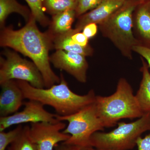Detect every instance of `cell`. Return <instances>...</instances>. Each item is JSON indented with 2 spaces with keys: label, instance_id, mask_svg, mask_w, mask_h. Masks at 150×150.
<instances>
[{
  "label": "cell",
  "instance_id": "16",
  "mask_svg": "<svg viewBox=\"0 0 150 150\" xmlns=\"http://www.w3.org/2000/svg\"><path fill=\"white\" fill-rule=\"evenodd\" d=\"M76 17L74 10L62 12L52 16L47 32L52 36L61 35L69 32Z\"/></svg>",
  "mask_w": 150,
  "mask_h": 150
},
{
  "label": "cell",
  "instance_id": "12",
  "mask_svg": "<svg viewBox=\"0 0 150 150\" xmlns=\"http://www.w3.org/2000/svg\"><path fill=\"white\" fill-rule=\"evenodd\" d=\"M126 0H103L95 8L78 18L75 29L81 32L90 23L100 24L123 5Z\"/></svg>",
  "mask_w": 150,
  "mask_h": 150
},
{
  "label": "cell",
  "instance_id": "22",
  "mask_svg": "<svg viewBox=\"0 0 150 150\" xmlns=\"http://www.w3.org/2000/svg\"><path fill=\"white\" fill-rule=\"evenodd\" d=\"M103 0H76V17L79 18L88 11L95 8Z\"/></svg>",
  "mask_w": 150,
  "mask_h": 150
},
{
  "label": "cell",
  "instance_id": "11",
  "mask_svg": "<svg viewBox=\"0 0 150 150\" xmlns=\"http://www.w3.org/2000/svg\"><path fill=\"white\" fill-rule=\"evenodd\" d=\"M1 85L0 116L6 117L17 112L23 104V93L15 80L6 81Z\"/></svg>",
  "mask_w": 150,
  "mask_h": 150
},
{
  "label": "cell",
  "instance_id": "21",
  "mask_svg": "<svg viewBox=\"0 0 150 150\" xmlns=\"http://www.w3.org/2000/svg\"><path fill=\"white\" fill-rule=\"evenodd\" d=\"M23 128V126L20 124L13 130L8 132H0V150H5L8 146L11 144L16 139Z\"/></svg>",
  "mask_w": 150,
  "mask_h": 150
},
{
  "label": "cell",
  "instance_id": "23",
  "mask_svg": "<svg viewBox=\"0 0 150 150\" xmlns=\"http://www.w3.org/2000/svg\"><path fill=\"white\" fill-rule=\"evenodd\" d=\"M72 38L75 43L82 47H86L90 45L88 43V38L83 32L78 31L75 28L74 29Z\"/></svg>",
  "mask_w": 150,
  "mask_h": 150
},
{
  "label": "cell",
  "instance_id": "14",
  "mask_svg": "<svg viewBox=\"0 0 150 150\" xmlns=\"http://www.w3.org/2000/svg\"><path fill=\"white\" fill-rule=\"evenodd\" d=\"M73 32L74 29H72L64 34L51 36L54 49L77 53L86 57L93 56L94 50L90 45L86 47H82L75 43L72 38Z\"/></svg>",
  "mask_w": 150,
  "mask_h": 150
},
{
  "label": "cell",
  "instance_id": "8",
  "mask_svg": "<svg viewBox=\"0 0 150 150\" xmlns=\"http://www.w3.org/2000/svg\"><path fill=\"white\" fill-rule=\"evenodd\" d=\"M23 104L24 108L21 111L6 117H0V132L4 131L11 126L22 123L59 122L56 119V114L45 110L44 105L38 101L28 100Z\"/></svg>",
  "mask_w": 150,
  "mask_h": 150
},
{
  "label": "cell",
  "instance_id": "1",
  "mask_svg": "<svg viewBox=\"0 0 150 150\" xmlns=\"http://www.w3.org/2000/svg\"><path fill=\"white\" fill-rule=\"evenodd\" d=\"M0 46L12 48L31 59L43 76L45 88L60 83V77L50 64L49 51L54 49L52 36L47 31L39 30L32 15L21 29L15 30L11 25L1 28Z\"/></svg>",
  "mask_w": 150,
  "mask_h": 150
},
{
  "label": "cell",
  "instance_id": "10",
  "mask_svg": "<svg viewBox=\"0 0 150 150\" xmlns=\"http://www.w3.org/2000/svg\"><path fill=\"white\" fill-rule=\"evenodd\" d=\"M86 57L81 54L57 50L50 56V61L55 68L64 71L78 81L86 83L88 68Z\"/></svg>",
  "mask_w": 150,
  "mask_h": 150
},
{
  "label": "cell",
  "instance_id": "28",
  "mask_svg": "<svg viewBox=\"0 0 150 150\" xmlns=\"http://www.w3.org/2000/svg\"><path fill=\"white\" fill-rule=\"evenodd\" d=\"M140 2H142L145 1H150V0H138Z\"/></svg>",
  "mask_w": 150,
  "mask_h": 150
},
{
  "label": "cell",
  "instance_id": "6",
  "mask_svg": "<svg viewBox=\"0 0 150 150\" xmlns=\"http://www.w3.org/2000/svg\"><path fill=\"white\" fill-rule=\"evenodd\" d=\"M56 118L59 121H67L69 123L63 132L71 137L64 143L80 150L93 148L91 144L92 135L104 129L95 102L71 115L61 116L56 114Z\"/></svg>",
  "mask_w": 150,
  "mask_h": 150
},
{
  "label": "cell",
  "instance_id": "18",
  "mask_svg": "<svg viewBox=\"0 0 150 150\" xmlns=\"http://www.w3.org/2000/svg\"><path fill=\"white\" fill-rule=\"evenodd\" d=\"M8 150H38L30 135V126H23L16 139L11 144Z\"/></svg>",
  "mask_w": 150,
  "mask_h": 150
},
{
  "label": "cell",
  "instance_id": "20",
  "mask_svg": "<svg viewBox=\"0 0 150 150\" xmlns=\"http://www.w3.org/2000/svg\"><path fill=\"white\" fill-rule=\"evenodd\" d=\"M29 6L31 15L43 27L50 24L51 21L44 13L43 0H25Z\"/></svg>",
  "mask_w": 150,
  "mask_h": 150
},
{
  "label": "cell",
  "instance_id": "7",
  "mask_svg": "<svg viewBox=\"0 0 150 150\" xmlns=\"http://www.w3.org/2000/svg\"><path fill=\"white\" fill-rule=\"evenodd\" d=\"M0 57V84L11 80L25 81L34 87L44 88L43 76L33 62L21 57L16 52L6 48Z\"/></svg>",
  "mask_w": 150,
  "mask_h": 150
},
{
  "label": "cell",
  "instance_id": "5",
  "mask_svg": "<svg viewBox=\"0 0 150 150\" xmlns=\"http://www.w3.org/2000/svg\"><path fill=\"white\" fill-rule=\"evenodd\" d=\"M118 127L108 133L95 132L91 138V144L95 149L105 150H129L137 146L143 133L150 131V113L144 114L131 123H118Z\"/></svg>",
  "mask_w": 150,
  "mask_h": 150
},
{
  "label": "cell",
  "instance_id": "3",
  "mask_svg": "<svg viewBox=\"0 0 150 150\" xmlns=\"http://www.w3.org/2000/svg\"><path fill=\"white\" fill-rule=\"evenodd\" d=\"M95 103L104 128L115 126L121 119L140 118L144 114L132 87L124 78L119 79L114 93L108 96H96Z\"/></svg>",
  "mask_w": 150,
  "mask_h": 150
},
{
  "label": "cell",
  "instance_id": "26",
  "mask_svg": "<svg viewBox=\"0 0 150 150\" xmlns=\"http://www.w3.org/2000/svg\"><path fill=\"white\" fill-rule=\"evenodd\" d=\"M138 150H150V134L144 138L140 137L137 142Z\"/></svg>",
  "mask_w": 150,
  "mask_h": 150
},
{
  "label": "cell",
  "instance_id": "13",
  "mask_svg": "<svg viewBox=\"0 0 150 150\" xmlns=\"http://www.w3.org/2000/svg\"><path fill=\"white\" fill-rule=\"evenodd\" d=\"M133 29L139 45L150 48V1L139 2L135 8Z\"/></svg>",
  "mask_w": 150,
  "mask_h": 150
},
{
  "label": "cell",
  "instance_id": "4",
  "mask_svg": "<svg viewBox=\"0 0 150 150\" xmlns=\"http://www.w3.org/2000/svg\"><path fill=\"white\" fill-rule=\"evenodd\" d=\"M139 2L138 0H126L109 18L98 25L102 35L130 60L133 59V47L139 45L133 32V14Z\"/></svg>",
  "mask_w": 150,
  "mask_h": 150
},
{
  "label": "cell",
  "instance_id": "15",
  "mask_svg": "<svg viewBox=\"0 0 150 150\" xmlns=\"http://www.w3.org/2000/svg\"><path fill=\"white\" fill-rule=\"evenodd\" d=\"M142 67L140 71L142 78L139 88L135 95L141 109L144 113H150V73L147 63L141 57Z\"/></svg>",
  "mask_w": 150,
  "mask_h": 150
},
{
  "label": "cell",
  "instance_id": "19",
  "mask_svg": "<svg viewBox=\"0 0 150 150\" xmlns=\"http://www.w3.org/2000/svg\"><path fill=\"white\" fill-rule=\"evenodd\" d=\"M43 8L48 13L53 16L70 10L75 11L76 0H43Z\"/></svg>",
  "mask_w": 150,
  "mask_h": 150
},
{
  "label": "cell",
  "instance_id": "24",
  "mask_svg": "<svg viewBox=\"0 0 150 150\" xmlns=\"http://www.w3.org/2000/svg\"><path fill=\"white\" fill-rule=\"evenodd\" d=\"M133 51L139 54L145 59L150 68V48L141 45H137L133 47Z\"/></svg>",
  "mask_w": 150,
  "mask_h": 150
},
{
  "label": "cell",
  "instance_id": "9",
  "mask_svg": "<svg viewBox=\"0 0 150 150\" xmlns=\"http://www.w3.org/2000/svg\"><path fill=\"white\" fill-rule=\"evenodd\" d=\"M66 128L62 121L56 123L38 122L31 123L30 126V135L37 146L38 150H54L59 143L66 142L70 135L62 132Z\"/></svg>",
  "mask_w": 150,
  "mask_h": 150
},
{
  "label": "cell",
  "instance_id": "2",
  "mask_svg": "<svg viewBox=\"0 0 150 150\" xmlns=\"http://www.w3.org/2000/svg\"><path fill=\"white\" fill-rule=\"evenodd\" d=\"M60 83L49 88L34 87L25 81L16 80L25 99L36 100L53 107L57 114L66 116L74 114L95 102L96 96L93 90L84 95L72 91L62 73Z\"/></svg>",
  "mask_w": 150,
  "mask_h": 150
},
{
  "label": "cell",
  "instance_id": "27",
  "mask_svg": "<svg viewBox=\"0 0 150 150\" xmlns=\"http://www.w3.org/2000/svg\"><path fill=\"white\" fill-rule=\"evenodd\" d=\"M55 150H80L77 148L73 146L67 144L64 142L60 143L55 146L54 148ZM88 150H105L103 149H94V148H91Z\"/></svg>",
  "mask_w": 150,
  "mask_h": 150
},
{
  "label": "cell",
  "instance_id": "17",
  "mask_svg": "<svg viewBox=\"0 0 150 150\" xmlns=\"http://www.w3.org/2000/svg\"><path fill=\"white\" fill-rule=\"evenodd\" d=\"M17 13L21 16L27 22L31 13L27 7L21 4L16 0H0V27H5L6 20L10 14Z\"/></svg>",
  "mask_w": 150,
  "mask_h": 150
},
{
  "label": "cell",
  "instance_id": "25",
  "mask_svg": "<svg viewBox=\"0 0 150 150\" xmlns=\"http://www.w3.org/2000/svg\"><path fill=\"white\" fill-rule=\"evenodd\" d=\"M82 30L83 33L89 39L95 36L97 33V24L90 23L84 27Z\"/></svg>",
  "mask_w": 150,
  "mask_h": 150
}]
</instances>
